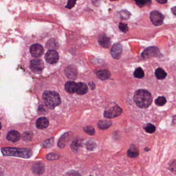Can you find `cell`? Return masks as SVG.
<instances>
[{
  "label": "cell",
  "mask_w": 176,
  "mask_h": 176,
  "mask_svg": "<svg viewBox=\"0 0 176 176\" xmlns=\"http://www.w3.org/2000/svg\"><path fill=\"white\" fill-rule=\"evenodd\" d=\"M142 55V56L145 58L162 56L159 49L156 47H148L143 52Z\"/></svg>",
  "instance_id": "5"
},
{
  "label": "cell",
  "mask_w": 176,
  "mask_h": 176,
  "mask_svg": "<svg viewBox=\"0 0 176 176\" xmlns=\"http://www.w3.org/2000/svg\"><path fill=\"white\" fill-rule=\"evenodd\" d=\"M134 101L139 108L146 109L150 105L152 97L148 91L145 89H139L134 94Z\"/></svg>",
  "instance_id": "1"
},
{
  "label": "cell",
  "mask_w": 176,
  "mask_h": 176,
  "mask_svg": "<svg viewBox=\"0 0 176 176\" xmlns=\"http://www.w3.org/2000/svg\"><path fill=\"white\" fill-rule=\"evenodd\" d=\"M155 75L157 79H165L167 76V73L163 69L159 68L156 69L155 71Z\"/></svg>",
  "instance_id": "22"
},
{
  "label": "cell",
  "mask_w": 176,
  "mask_h": 176,
  "mask_svg": "<svg viewBox=\"0 0 176 176\" xmlns=\"http://www.w3.org/2000/svg\"><path fill=\"white\" fill-rule=\"evenodd\" d=\"M167 100L164 97H159L155 100V103L157 106H163L166 103Z\"/></svg>",
  "instance_id": "27"
},
{
  "label": "cell",
  "mask_w": 176,
  "mask_h": 176,
  "mask_svg": "<svg viewBox=\"0 0 176 176\" xmlns=\"http://www.w3.org/2000/svg\"><path fill=\"white\" fill-rule=\"evenodd\" d=\"M119 28L120 29V31L123 32V33H127L128 31V26H127V24H123V23H120L119 24Z\"/></svg>",
  "instance_id": "33"
},
{
  "label": "cell",
  "mask_w": 176,
  "mask_h": 176,
  "mask_svg": "<svg viewBox=\"0 0 176 176\" xmlns=\"http://www.w3.org/2000/svg\"><path fill=\"white\" fill-rule=\"evenodd\" d=\"M30 53L33 57L39 58L44 54V48L40 44H33L30 47Z\"/></svg>",
  "instance_id": "9"
},
{
  "label": "cell",
  "mask_w": 176,
  "mask_h": 176,
  "mask_svg": "<svg viewBox=\"0 0 176 176\" xmlns=\"http://www.w3.org/2000/svg\"><path fill=\"white\" fill-rule=\"evenodd\" d=\"M151 21L156 26L162 25L163 23L164 17L162 13L157 11H154L150 13V17Z\"/></svg>",
  "instance_id": "6"
},
{
  "label": "cell",
  "mask_w": 176,
  "mask_h": 176,
  "mask_svg": "<svg viewBox=\"0 0 176 176\" xmlns=\"http://www.w3.org/2000/svg\"><path fill=\"white\" fill-rule=\"evenodd\" d=\"M65 176H81V175L77 171H70L66 174Z\"/></svg>",
  "instance_id": "34"
},
{
  "label": "cell",
  "mask_w": 176,
  "mask_h": 176,
  "mask_svg": "<svg viewBox=\"0 0 176 176\" xmlns=\"http://www.w3.org/2000/svg\"></svg>",
  "instance_id": "41"
},
{
  "label": "cell",
  "mask_w": 176,
  "mask_h": 176,
  "mask_svg": "<svg viewBox=\"0 0 176 176\" xmlns=\"http://www.w3.org/2000/svg\"><path fill=\"white\" fill-rule=\"evenodd\" d=\"M32 170L35 174L41 175L44 173L45 171V167H44V164L41 163H35L32 166Z\"/></svg>",
  "instance_id": "16"
},
{
  "label": "cell",
  "mask_w": 176,
  "mask_h": 176,
  "mask_svg": "<svg viewBox=\"0 0 176 176\" xmlns=\"http://www.w3.org/2000/svg\"><path fill=\"white\" fill-rule=\"evenodd\" d=\"M71 132L66 133L63 135L62 137L59 139L58 142V146L59 148H64L67 142H68L71 136Z\"/></svg>",
  "instance_id": "15"
},
{
  "label": "cell",
  "mask_w": 176,
  "mask_h": 176,
  "mask_svg": "<svg viewBox=\"0 0 176 176\" xmlns=\"http://www.w3.org/2000/svg\"><path fill=\"white\" fill-rule=\"evenodd\" d=\"M112 123L108 120H101L99 121L98 124V128L101 130L107 129L111 126Z\"/></svg>",
  "instance_id": "21"
},
{
  "label": "cell",
  "mask_w": 176,
  "mask_h": 176,
  "mask_svg": "<svg viewBox=\"0 0 176 176\" xmlns=\"http://www.w3.org/2000/svg\"><path fill=\"white\" fill-rule=\"evenodd\" d=\"M122 110L117 105L106 109L104 113V116L107 118H113L118 117L122 114Z\"/></svg>",
  "instance_id": "4"
},
{
  "label": "cell",
  "mask_w": 176,
  "mask_h": 176,
  "mask_svg": "<svg viewBox=\"0 0 176 176\" xmlns=\"http://www.w3.org/2000/svg\"><path fill=\"white\" fill-rule=\"evenodd\" d=\"M96 144L92 141L87 143V148L89 150H92L95 147Z\"/></svg>",
  "instance_id": "36"
},
{
  "label": "cell",
  "mask_w": 176,
  "mask_h": 176,
  "mask_svg": "<svg viewBox=\"0 0 176 176\" xmlns=\"http://www.w3.org/2000/svg\"><path fill=\"white\" fill-rule=\"evenodd\" d=\"M156 127L151 123H147L144 126V129L148 133H153L156 131Z\"/></svg>",
  "instance_id": "23"
},
{
  "label": "cell",
  "mask_w": 176,
  "mask_h": 176,
  "mask_svg": "<svg viewBox=\"0 0 176 176\" xmlns=\"http://www.w3.org/2000/svg\"><path fill=\"white\" fill-rule=\"evenodd\" d=\"M42 98L45 105L51 109L59 105L61 102L59 94L54 91H45L42 95Z\"/></svg>",
  "instance_id": "3"
},
{
  "label": "cell",
  "mask_w": 176,
  "mask_h": 176,
  "mask_svg": "<svg viewBox=\"0 0 176 176\" xmlns=\"http://www.w3.org/2000/svg\"><path fill=\"white\" fill-rule=\"evenodd\" d=\"M49 122L47 118L40 117L36 121V125L37 128L39 129H44L48 127Z\"/></svg>",
  "instance_id": "13"
},
{
  "label": "cell",
  "mask_w": 176,
  "mask_h": 176,
  "mask_svg": "<svg viewBox=\"0 0 176 176\" xmlns=\"http://www.w3.org/2000/svg\"><path fill=\"white\" fill-rule=\"evenodd\" d=\"M53 143H54V139L53 138H51L48 140H45V142H44L42 143V145L44 147H45V148H49L52 146Z\"/></svg>",
  "instance_id": "29"
},
{
  "label": "cell",
  "mask_w": 176,
  "mask_h": 176,
  "mask_svg": "<svg viewBox=\"0 0 176 176\" xmlns=\"http://www.w3.org/2000/svg\"><path fill=\"white\" fill-rule=\"evenodd\" d=\"M75 3H76V2L75 1L70 0L67 3V5L66 6V7H67V8H69V9H71L72 7H73L75 6Z\"/></svg>",
  "instance_id": "35"
},
{
  "label": "cell",
  "mask_w": 176,
  "mask_h": 176,
  "mask_svg": "<svg viewBox=\"0 0 176 176\" xmlns=\"http://www.w3.org/2000/svg\"><path fill=\"white\" fill-rule=\"evenodd\" d=\"M147 2L148 1H135L136 3L137 4V5L140 7L146 5Z\"/></svg>",
  "instance_id": "37"
},
{
  "label": "cell",
  "mask_w": 176,
  "mask_h": 176,
  "mask_svg": "<svg viewBox=\"0 0 176 176\" xmlns=\"http://www.w3.org/2000/svg\"><path fill=\"white\" fill-rule=\"evenodd\" d=\"M58 45V43L54 39H50L47 43V47L49 49H56Z\"/></svg>",
  "instance_id": "25"
},
{
  "label": "cell",
  "mask_w": 176,
  "mask_h": 176,
  "mask_svg": "<svg viewBox=\"0 0 176 176\" xmlns=\"http://www.w3.org/2000/svg\"><path fill=\"white\" fill-rule=\"evenodd\" d=\"M30 68L35 73H41L44 68V62L41 59H33L30 62Z\"/></svg>",
  "instance_id": "7"
},
{
  "label": "cell",
  "mask_w": 176,
  "mask_h": 176,
  "mask_svg": "<svg viewBox=\"0 0 176 176\" xmlns=\"http://www.w3.org/2000/svg\"><path fill=\"white\" fill-rule=\"evenodd\" d=\"M122 45L119 43H117V44H114L112 47L111 54L114 58L118 59L122 56Z\"/></svg>",
  "instance_id": "10"
},
{
  "label": "cell",
  "mask_w": 176,
  "mask_h": 176,
  "mask_svg": "<svg viewBox=\"0 0 176 176\" xmlns=\"http://www.w3.org/2000/svg\"><path fill=\"white\" fill-rule=\"evenodd\" d=\"M32 137H33V134L29 132H26L22 134V139L24 140L29 141L31 140Z\"/></svg>",
  "instance_id": "30"
},
{
  "label": "cell",
  "mask_w": 176,
  "mask_h": 176,
  "mask_svg": "<svg viewBox=\"0 0 176 176\" xmlns=\"http://www.w3.org/2000/svg\"><path fill=\"white\" fill-rule=\"evenodd\" d=\"M65 73L68 78L70 79H75L78 75V71L74 66H69L66 69Z\"/></svg>",
  "instance_id": "11"
},
{
  "label": "cell",
  "mask_w": 176,
  "mask_h": 176,
  "mask_svg": "<svg viewBox=\"0 0 176 176\" xmlns=\"http://www.w3.org/2000/svg\"><path fill=\"white\" fill-rule=\"evenodd\" d=\"M134 76L135 78L141 79L144 76V72L140 67L136 69L134 72Z\"/></svg>",
  "instance_id": "24"
},
{
  "label": "cell",
  "mask_w": 176,
  "mask_h": 176,
  "mask_svg": "<svg viewBox=\"0 0 176 176\" xmlns=\"http://www.w3.org/2000/svg\"><path fill=\"white\" fill-rule=\"evenodd\" d=\"M45 59L49 64H56L59 59V55L55 50H49L45 54Z\"/></svg>",
  "instance_id": "8"
},
{
  "label": "cell",
  "mask_w": 176,
  "mask_h": 176,
  "mask_svg": "<svg viewBox=\"0 0 176 176\" xmlns=\"http://www.w3.org/2000/svg\"><path fill=\"white\" fill-rule=\"evenodd\" d=\"M97 75L101 80H106L111 76V73L107 70H100L97 72Z\"/></svg>",
  "instance_id": "20"
},
{
  "label": "cell",
  "mask_w": 176,
  "mask_h": 176,
  "mask_svg": "<svg viewBox=\"0 0 176 176\" xmlns=\"http://www.w3.org/2000/svg\"><path fill=\"white\" fill-rule=\"evenodd\" d=\"M4 156H13L22 158H30L32 155L31 150L27 148H11L5 147L1 148Z\"/></svg>",
  "instance_id": "2"
},
{
  "label": "cell",
  "mask_w": 176,
  "mask_h": 176,
  "mask_svg": "<svg viewBox=\"0 0 176 176\" xmlns=\"http://www.w3.org/2000/svg\"><path fill=\"white\" fill-rule=\"evenodd\" d=\"M148 150H149V149H148V148H146V149H145V151H148Z\"/></svg>",
  "instance_id": "40"
},
{
  "label": "cell",
  "mask_w": 176,
  "mask_h": 176,
  "mask_svg": "<svg viewBox=\"0 0 176 176\" xmlns=\"http://www.w3.org/2000/svg\"><path fill=\"white\" fill-rule=\"evenodd\" d=\"M171 11L173 12L174 14L176 15V6L174 7L173 8H171Z\"/></svg>",
  "instance_id": "39"
},
{
  "label": "cell",
  "mask_w": 176,
  "mask_h": 176,
  "mask_svg": "<svg viewBox=\"0 0 176 176\" xmlns=\"http://www.w3.org/2000/svg\"><path fill=\"white\" fill-rule=\"evenodd\" d=\"M58 158H59L58 154L54 153H51L48 154L47 156V159L49 160H56Z\"/></svg>",
  "instance_id": "31"
},
{
  "label": "cell",
  "mask_w": 176,
  "mask_h": 176,
  "mask_svg": "<svg viewBox=\"0 0 176 176\" xmlns=\"http://www.w3.org/2000/svg\"><path fill=\"white\" fill-rule=\"evenodd\" d=\"M170 170L176 174V160L173 161L169 166Z\"/></svg>",
  "instance_id": "32"
},
{
  "label": "cell",
  "mask_w": 176,
  "mask_h": 176,
  "mask_svg": "<svg viewBox=\"0 0 176 176\" xmlns=\"http://www.w3.org/2000/svg\"><path fill=\"white\" fill-rule=\"evenodd\" d=\"M157 2H158L159 3L164 4L165 3H166L167 1L166 0H159V1L157 0Z\"/></svg>",
  "instance_id": "38"
},
{
  "label": "cell",
  "mask_w": 176,
  "mask_h": 176,
  "mask_svg": "<svg viewBox=\"0 0 176 176\" xmlns=\"http://www.w3.org/2000/svg\"><path fill=\"white\" fill-rule=\"evenodd\" d=\"M7 139L11 142H18L20 139V134L18 131L15 130H11L8 133L7 135Z\"/></svg>",
  "instance_id": "14"
},
{
  "label": "cell",
  "mask_w": 176,
  "mask_h": 176,
  "mask_svg": "<svg viewBox=\"0 0 176 176\" xmlns=\"http://www.w3.org/2000/svg\"><path fill=\"white\" fill-rule=\"evenodd\" d=\"M84 131L85 132L87 133L88 134L91 135H93L95 133V130L94 129V127L90 126H86L83 128Z\"/></svg>",
  "instance_id": "28"
},
{
  "label": "cell",
  "mask_w": 176,
  "mask_h": 176,
  "mask_svg": "<svg viewBox=\"0 0 176 176\" xmlns=\"http://www.w3.org/2000/svg\"><path fill=\"white\" fill-rule=\"evenodd\" d=\"M128 156L130 158H136L139 156V151L138 148L135 145H132L130 147L127 152Z\"/></svg>",
  "instance_id": "19"
},
{
  "label": "cell",
  "mask_w": 176,
  "mask_h": 176,
  "mask_svg": "<svg viewBox=\"0 0 176 176\" xmlns=\"http://www.w3.org/2000/svg\"><path fill=\"white\" fill-rule=\"evenodd\" d=\"M77 83L73 81H68L65 84V88L69 93H74L76 92Z\"/></svg>",
  "instance_id": "17"
},
{
  "label": "cell",
  "mask_w": 176,
  "mask_h": 176,
  "mask_svg": "<svg viewBox=\"0 0 176 176\" xmlns=\"http://www.w3.org/2000/svg\"><path fill=\"white\" fill-rule=\"evenodd\" d=\"M88 91V87L86 84L84 83L79 82L77 83V87H76V94L82 95L85 94Z\"/></svg>",
  "instance_id": "18"
},
{
  "label": "cell",
  "mask_w": 176,
  "mask_h": 176,
  "mask_svg": "<svg viewBox=\"0 0 176 176\" xmlns=\"http://www.w3.org/2000/svg\"><path fill=\"white\" fill-rule=\"evenodd\" d=\"M81 142L79 140H75L73 141L71 145V148L73 150H78L79 147L81 146Z\"/></svg>",
  "instance_id": "26"
},
{
  "label": "cell",
  "mask_w": 176,
  "mask_h": 176,
  "mask_svg": "<svg viewBox=\"0 0 176 176\" xmlns=\"http://www.w3.org/2000/svg\"><path fill=\"white\" fill-rule=\"evenodd\" d=\"M99 44L105 48H108L111 45V42L110 38L105 36V35H101L98 38Z\"/></svg>",
  "instance_id": "12"
}]
</instances>
